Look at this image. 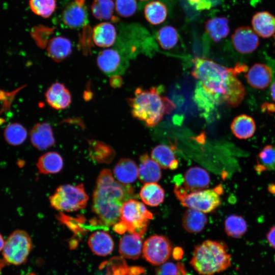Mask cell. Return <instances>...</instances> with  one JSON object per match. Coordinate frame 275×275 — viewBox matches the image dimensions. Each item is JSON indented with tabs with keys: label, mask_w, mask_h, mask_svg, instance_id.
Instances as JSON below:
<instances>
[{
	"label": "cell",
	"mask_w": 275,
	"mask_h": 275,
	"mask_svg": "<svg viewBox=\"0 0 275 275\" xmlns=\"http://www.w3.org/2000/svg\"><path fill=\"white\" fill-rule=\"evenodd\" d=\"M193 62L191 74L198 80L194 100L204 114H209L222 104L234 107L241 103L246 92L237 75L245 71V65L228 68L200 57Z\"/></svg>",
	"instance_id": "1"
},
{
	"label": "cell",
	"mask_w": 275,
	"mask_h": 275,
	"mask_svg": "<svg viewBox=\"0 0 275 275\" xmlns=\"http://www.w3.org/2000/svg\"><path fill=\"white\" fill-rule=\"evenodd\" d=\"M133 195L131 185L115 180L109 169L102 170L93 193L92 210L97 216L94 220L101 227L115 225L120 220L123 204Z\"/></svg>",
	"instance_id": "2"
},
{
	"label": "cell",
	"mask_w": 275,
	"mask_h": 275,
	"mask_svg": "<svg viewBox=\"0 0 275 275\" xmlns=\"http://www.w3.org/2000/svg\"><path fill=\"white\" fill-rule=\"evenodd\" d=\"M161 90L157 87L149 89L136 88L134 96L127 99L132 116L144 122L149 127L157 125L166 115L175 108L169 98L162 96Z\"/></svg>",
	"instance_id": "3"
},
{
	"label": "cell",
	"mask_w": 275,
	"mask_h": 275,
	"mask_svg": "<svg viewBox=\"0 0 275 275\" xmlns=\"http://www.w3.org/2000/svg\"><path fill=\"white\" fill-rule=\"evenodd\" d=\"M190 264L201 275H214L231 266V257L225 244L206 240L195 247Z\"/></svg>",
	"instance_id": "4"
},
{
	"label": "cell",
	"mask_w": 275,
	"mask_h": 275,
	"mask_svg": "<svg viewBox=\"0 0 275 275\" xmlns=\"http://www.w3.org/2000/svg\"><path fill=\"white\" fill-rule=\"evenodd\" d=\"M219 188L188 193L181 186L176 184L174 193L183 206L208 213L212 211L221 204Z\"/></svg>",
	"instance_id": "5"
},
{
	"label": "cell",
	"mask_w": 275,
	"mask_h": 275,
	"mask_svg": "<svg viewBox=\"0 0 275 275\" xmlns=\"http://www.w3.org/2000/svg\"><path fill=\"white\" fill-rule=\"evenodd\" d=\"M153 216L144 204L129 199L122 206L119 222L129 233H136L143 237L146 231L149 221L152 219Z\"/></svg>",
	"instance_id": "6"
},
{
	"label": "cell",
	"mask_w": 275,
	"mask_h": 275,
	"mask_svg": "<svg viewBox=\"0 0 275 275\" xmlns=\"http://www.w3.org/2000/svg\"><path fill=\"white\" fill-rule=\"evenodd\" d=\"M88 201L82 183L59 186L49 197L51 206L56 210L67 212L75 211L85 208Z\"/></svg>",
	"instance_id": "7"
},
{
	"label": "cell",
	"mask_w": 275,
	"mask_h": 275,
	"mask_svg": "<svg viewBox=\"0 0 275 275\" xmlns=\"http://www.w3.org/2000/svg\"><path fill=\"white\" fill-rule=\"evenodd\" d=\"M32 248V241L29 234L24 230L17 229L7 239L2 254L6 262L19 265L26 261Z\"/></svg>",
	"instance_id": "8"
},
{
	"label": "cell",
	"mask_w": 275,
	"mask_h": 275,
	"mask_svg": "<svg viewBox=\"0 0 275 275\" xmlns=\"http://www.w3.org/2000/svg\"><path fill=\"white\" fill-rule=\"evenodd\" d=\"M172 243L166 236L155 235L148 238L143 246V256L154 265H160L170 258Z\"/></svg>",
	"instance_id": "9"
},
{
	"label": "cell",
	"mask_w": 275,
	"mask_h": 275,
	"mask_svg": "<svg viewBox=\"0 0 275 275\" xmlns=\"http://www.w3.org/2000/svg\"><path fill=\"white\" fill-rule=\"evenodd\" d=\"M231 39L235 49L242 54L252 53L257 49L260 43L258 35L248 26L237 28L232 35Z\"/></svg>",
	"instance_id": "10"
},
{
	"label": "cell",
	"mask_w": 275,
	"mask_h": 275,
	"mask_svg": "<svg viewBox=\"0 0 275 275\" xmlns=\"http://www.w3.org/2000/svg\"><path fill=\"white\" fill-rule=\"evenodd\" d=\"M62 20L70 29H80L85 26L88 22V14L84 4L75 1L67 5L62 13Z\"/></svg>",
	"instance_id": "11"
},
{
	"label": "cell",
	"mask_w": 275,
	"mask_h": 275,
	"mask_svg": "<svg viewBox=\"0 0 275 275\" xmlns=\"http://www.w3.org/2000/svg\"><path fill=\"white\" fill-rule=\"evenodd\" d=\"M210 181L209 175L205 169L195 167L186 171L181 180L182 185L176 184L181 186L188 193L204 189L208 187Z\"/></svg>",
	"instance_id": "12"
},
{
	"label": "cell",
	"mask_w": 275,
	"mask_h": 275,
	"mask_svg": "<svg viewBox=\"0 0 275 275\" xmlns=\"http://www.w3.org/2000/svg\"><path fill=\"white\" fill-rule=\"evenodd\" d=\"M244 76L251 87L263 90L270 84L273 72L269 66L262 63H256L247 71Z\"/></svg>",
	"instance_id": "13"
},
{
	"label": "cell",
	"mask_w": 275,
	"mask_h": 275,
	"mask_svg": "<svg viewBox=\"0 0 275 275\" xmlns=\"http://www.w3.org/2000/svg\"><path fill=\"white\" fill-rule=\"evenodd\" d=\"M48 104L56 110L67 108L71 103V95L65 86L61 82L52 84L45 94Z\"/></svg>",
	"instance_id": "14"
},
{
	"label": "cell",
	"mask_w": 275,
	"mask_h": 275,
	"mask_svg": "<svg viewBox=\"0 0 275 275\" xmlns=\"http://www.w3.org/2000/svg\"><path fill=\"white\" fill-rule=\"evenodd\" d=\"M30 138L33 146L40 150L52 147L56 142L52 127L47 122L36 124L31 130Z\"/></svg>",
	"instance_id": "15"
},
{
	"label": "cell",
	"mask_w": 275,
	"mask_h": 275,
	"mask_svg": "<svg viewBox=\"0 0 275 275\" xmlns=\"http://www.w3.org/2000/svg\"><path fill=\"white\" fill-rule=\"evenodd\" d=\"M251 24L253 30L262 38H268L275 33V16L268 11L256 13Z\"/></svg>",
	"instance_id": "16"
},
{
	"label": "cell",
	"mask_w": 275,
	"mask_h": 275,
	"mask_svg": "<svg viewBox=\"0 0 275 275\" xmlns=\"http://www.w3.org/2000/svg\"><path fill=\"white\" fill-rule=\"evenodd\" d=\"M138 177L144 183H156L161 177L160 167L146 153L140 157Z\"/></svg>",
	"instance_id": "17"
},
{
	"label": "cell",
	"mask_w": 275,
	"mask_h": 275,
	"mask_svg": "<svg viewBox=\"0 0 275 275\" xmlns=\"http://www.w3.org/2000/svg\"><path fill=\"white\" fill-rule=\"evenodd\" d=\"M143 246L142 237L136 233H130L121 238L119 251L123 257L136 260L142 253Z\"/></svg>",
	"instance_id": "18"
},
{
	"label": "cell",
	"mask_w": 275,
	"mask_h": 275,
	"mask_svg": "<svg viewBox=\"0 0 275 275\" xmlns=\"http://www.w3.org/2000/svg\"><path fill=\"white\" fill-rule=\"evenodd\" d=\"M72 43L68 38L62 36L52 38L47 47L48 56L56 62H61L72 52Z\"/></svg>",
	"instance_id": "19"
},
{
	"label": "cell",
	"mask_w": 275,
	"mask_h": 275,
	"mask_svg": "<svg viewBox=\"0 0 275 275\" xmlns=\"http://www.w3.org/2000/svg\"><path fill=\"white\" fill-rule=\"evenodd\" d=\"M88 244L91 251L100 256H106L111 254L114 246L111 235L102 231L92 233L89 238Z\"/></svg>",
	"instance_id": "20"
},
{
	"label": "cell",
	"mask_w": 275,
	"mask_h": 275,
	"mask_svg": "<svg viewBox=\"0 0 275 275\" xmlns=\"http://www.w3.org/2000/svg\"><path fill=\"white\" fill-rule=\"evenodd\" d=\"M117 181L124 184H130L138 177V167L130 158H122L119 160L113 170Z\"/></svg>",
	"instance_id": "21"
},
{
	"label": "cell",
	"mask_w": 275,
	"mask_h": 275,
	"mask_svg": "<svg viewBox=\"0 0 275 275\" xmlns=\"http://www.w3.org/2000/svg\"><path fill=\"white\" fill-rule=\"evenodd\" d=\"M117 36L115 27L109 22H104L95 26L93 30L92 38L98 46L108 47L115 43Z\"/></svg>",
	"instance_id": "22"
},
{
	"label": "cell",
	"mask_w": 275,
	"mask_h": 275,
	"mask_svg": "<svg viewBox=\"0 0 275 275\" xmlns=\"http://www.w3.org/2000/svg\"><path fill=\"white\" fill-rule=\"evenodd\" d=\"M91 158L99 163H109L114 158L116 153L108 144L97 140H88Z\"/></svg>",
	"instance_id": "23"
},
{
	"label": "cell",
	"mask_w": 275,
	"mask_h": 275,
	"mask_svg": "<svg viewBox=\"0 0 275 275\" xmlns=\"http://www.w3.org/2000/svg\"><path fill=\"white\" fill-rule=\"evenodd\" d=\"M256 124L250 116L242 114L235 117L231 124L233 134L239 139L251 138L256 131Z\"/></svg>",
	"instance_id": "24"
},
{
	"label": "cell",
	"mask_w": 275,
	"mask_h": 275,
	"mask_svg": "<svg viewBox=\"0 0 275 275\" xmlns=\"http://www.w3.org/2000/svg\"><path fill=\"white\" fill-rule=\"evenodd\" d=\"M151 157L163 169L175 170L178 166L173 149L166 145L156 146L151 152Z\"/></svg>",
	"instance_id": "25"
},
{
	"label": "cell",
	"mask_w": 275,
	"mask_h": 275,
	"mask_svg": "<svg viewBox=\"0 0 275 275\" xmlns=\"http://www.w3.org/2000/svg\"><path fill=\"white\" fill-rule=\"evenodd\" d=\"M63 160L56 152H48L41 156L36 163L39 172L43 174H56L63 167Z\"/></svg>",
	"instance_id": "26"
},
{
	"label": "cell",
	"mask_w": 275,
	"mask_h": 275,
	"mask_svg": "<svg viewBox=\"0 0 275 275\" xmlns=\"http://www.w3.org/2000/svg\"><path fill=\"white\" fill-rule=\"evenodd\" d=\"M205 28L211 39L216 42L226 38L230 32L229 20L225 17H215L208 20Z\"/></svg>",
	"instance_id": "27"
},
{
	"label": "cell",
	"mask_w": 275,
	"mask_h": 275,
	"mask_svg": "<svg viewBox=\"0 0 275 275\" xmlns=\"http://www.w3.org/2000/svg\"><path fill=\"white\" fill-rule=\"evenodd\" d=\"M121 63L119 53L113 49H105L100 51L97 58L99 68L106 74L115 73Z\"/></svg>",
	"instance_id": "28"
},
{
	"label": "cell",
	"mask_w": 275,
	"mask_h": 275,
	"mask_svg": "<svg viewBox=\"0 0 275 275\" xmlns=\"http://www.w3.org/2000/svg\"><path fill=\"white\" fill-rule=\"evenodd\" d=\"M207 223V217L203 212L190 208L185 212L182 220L183 227L191 233L200 232Z\"/></svg>",
	"instance_id": "29"
},
{
	"label": "cell",
	"mask_w": 275,
	"mask_h": 275,
	"mask_svg": "<svg viewBox=\"0 0 275 275\" xmlns=\"http://www.w3.org/2000/svg\"><path fill=\"white\" fill-rule=\"evenodd\" d=\"M140 196L145 204L151 206H157L163 201L164 191L158 184L147 183L142 187Z\"/></svg>",
	"instance_id": "30"
},
{
	"label": "cell",
	"mask_w": 275,
	"mask_h": 275,
	"mask_svg": "<svg viewBox=\"0 0 275 275\" xmlns=\"http://www.w3.org/2000/svg\"><path fill=\"white\" fill-rule=\"evenodd\" d=\"M167 15L168 10L166 5L158 1L149 3L144 8L146 19L153 25H158L164 22Z\"/></svg>",
	"instance_id": "31"
},
{
	"label": "cell",
	"mask_w": 275,
	"mask_h": 275,
	"mask_svg": "<svg viewBox=\"0 0 275 275\" xmlns=\"http://www.w3.org/2000/svg\"><path fill=\"white\" fill-rule=\"evenodd\" d=\"M247 224L241 216L231 215L225 221V230L230 237L238 238L246 232Z\"/></svg>",
	"instance_id": "32"
},
{
	"label": "cell",
	"mask_w": 275,
	"mask_h": 275,
	"mask_svg": "<svg viewBox=\"0 0 275 275\" xmlns=\"http://www.w3.org/2000/svg\"><path fill=\"white\" fill-rule=\"evenodd\" d=\"M6 142L13 146H18L26 140L28 132L26 128L21 124L13 123L5 128L4 132Z\"/></svg>",
	"instance_id": "33"
},
{
	"label": "cell",
	"mask_w": 275,
	"mask_h": 275,
	"mask_svg": "<svg viewBox=\"0 0 275 275\" xmlns=\"http://www.w3.org/2000/svg\"><path fill=\"white\" fill-rule=\"evenodd\" d=\"M179 35L176 29L171 25H166L158 31L156 39L160 46L163 49L174 47L178 41Z\"/></svg>",
	"instance_id": "34"
},
{
	"label": "cell",
	"mask_w": 275,
	"mask_h": 275,
	"mask_svg": "<svg viewBox=\"0 0 275 275\" xmlns=\"http://www.w3.org/2000/svg\"><path fill=\"white\" fill-rule=\"evenodd\" d=\"M115 7L113 0H94L91 11L96 18L107 20L112 19Z\"/></svg>",
	"instance_id": "35"
},
{
	"label": "cell",
	"mask_w": 275,
	"mask_h": 275,
	"mask_svg": "<svg viewBox=\"0 0 275 275\" xmlns=\"http://www.w3.org/2000/svg\"><path fill=\"white\" fill-rule=\"evenodd\" d=\"M259 171L275 170V147L267 145L260 152L257 157Z\"/></svg>",
	"instance_id": "36"
},
{
	"label": "cell",
	"mask_w": 275,
	"mask_h": 275,
	"mask_svg": "<svg viewBox=\"0 0 275 275\" xmlns=\"http://www.w3.org/2000/svg\"><path fill=\"white\" fill-rule=\"evenodd\" d=\"M29 5L35 14L44 18L52 14L57 5L56 0H30Z\"/></svg>",
	"instance_id": "37"
},
{
	"label": "cell",
	"mask_w": 275,
	"mask_h": 275,
	"mask_svg": "<svg viewBox=\"0 0 275 275\" xmlns=\"http://www.w3.org/2000/svg\"><path fill=\"white\" fill-rule=\"evenodd\" d=\"M155 275H186V272L180 262H164L156 269Z\"/></svg>",
	"instance_id": "38"
},
{
	"label": "cell",
	"mask_w": 275,
	"mask_h": 275,
	"mask_svg": "<svg viewBox=\"0 0 275 275\" xmlns=\"http://www.w3.org/2000/svg\"><path fill=\"white\" fill-rule=\"evenodd\" d=\"M115 5L117 13L123 17L132 16L137 10L136 0H116Z\"/></svg>",
	"instance_id": "39"
},
{
	"label": "cell",
	"mask_w": 275,
	"mask_h": 275,
	"mask_svg": "<svg viewBox=\"0 0 275 275\" xmlns=\"http://www.w3.org/2000/svg\"><path fill=\"white\" fill-rule=\"evenodd\" d=\"M58 219L76 234L85 231L82 228V224L85 220L83 216H79L77 218H73L60 213Z\"/></svg>",
	"instance_id": "40"
},
{
	"label": "cell",
	"mask_w": 275,
	"mask_h": 275,
	"mask_svg": "<svg viewBox=\"0 0 275 275\" xmlns=\"http://www.w3.org/2000/svg\"><path fill=\"white\" fill-rule=\"evenodd\" d=\"M266 238L270 246L275 249V226L270 229L266 235Z\"/></svg>",
	"instance_id": "41"
},
{
	"label": "cell",
	"mask_w": 275,
	"mask_h": 275,
	"mask_svg": "<svg viewBox=\"0 0 275 275\" xmlns=\"http://www.w3.org/2000/svg\"><path fill=\"white\" fill-rule=\"evenodd\" d=\"M122 78L117 75H113L109 80L111 86L115 88L120 87L122 85Z\"/></svg>",
	"instance_id": "42"
},
{
	"label": "cell",
	"mask_w": 275,
	"mask_h": 275,
	"mask_svg": "<svg viewBox=\"0 0 275 275\" xmlns=\"http://www.w3.org/2000/svg\"><path fill=\"white\" fill-rule=\"evenodd\" d=\"M173 257L176 260H180L182 258L183 251L181 248H175L173 251Z\"/></svg>",
	"instance_id": "43"
},
{
	"label": "cell",
	"mask_w": 275,
	"mask_h": 275,
	"mask_svg": "<svg viewBox=\"0 0 275 275\" xmlns=\"http://www.w3.org/2000/svg\"><path fill=\"white\" fill-rule=\"evenodd\" d=\"M270 95L272 100L275 102V82L272 84L270 89Z\"/></svg>",
	"instance_id": "44"
},
{
	"label": "cell",
	"mask_w": 275,
	"mask_h": 275,
	"mask_svg": "<svg viewBox=\"0 0 275 275\" xmlns=\"http://www.w3.org/2000/svg\"><path fill=\"white\" fill-rule=\"evenodd\" d=\"M5 241L4 239L3 236L0 233V252L3 250Z\"/></svg>",
	"instance_id": "45"
},
{
	"label": "cell",
	"mask_w": 275,
	"mask_h": 275,
	"mask_svg": "<svg viewBox=\"0 0 275 275\" xmlns=\"http://www.w3.org/2000/svg\"><path fill=\"white\" fill-rule=\"evenodd\" d=\"M3 121H4V120L2 118H0V124L3 123Z\"/></svg>",
	"instance_id": "46"
},
{
	"label": "cell",
	"mask_w": 275,
	"mask_h": 275,
	"mask_svg": "<svg viewBox=\"0 0 275 275\" xmlns=\"http://www.w3.org/2000/svg\"><path fill=\"white\" fill-rule=\"evenodd\" d=\"M28 275H35V274L33 273H31L28 274Z\"/></svg>",
	"instance_id": "47"
},
{
	"label": "cell",
	"mask_w": 275,
	"mask_h": 275,
	"mask_svg": "<svg viewBox=\"0 0 275 275\" xmlns=\"http://www.w3.org/2000/svg\"><path fill=\"white\" fill-rule=\"evenodd\" d=\"M140 1H148V0H140Z\"/></svg>",
	"instance_id": "48"
}]
</instances>
